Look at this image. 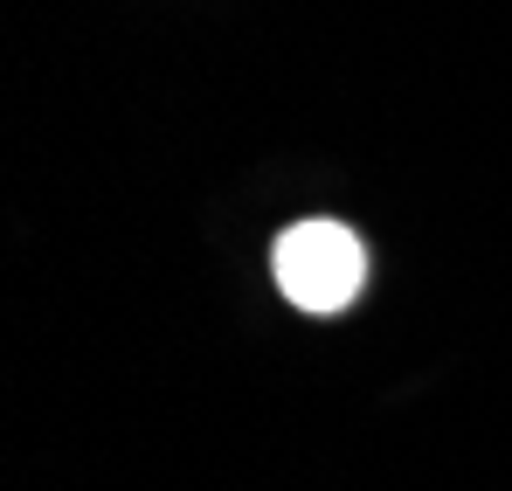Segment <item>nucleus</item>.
<instances>
[{
	"label": "nucleus",
	"instance_id": "obj_1",
	"mask_svg": "<svg viewBox=\"0 0 512 491\" xmlns=\"http://www.w3.org/2000/svg\"><path fill=\"white\" fill-rule=\"evenodd\" d=\"M277 284L305 312H340L367 284V249L346 222H298L277 236Z\"/></svg>",
	"mask_w": 512,
	"mask_h": 491
}]
</instances>
